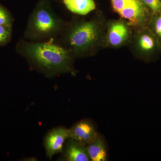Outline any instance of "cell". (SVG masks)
<instances>
[{
  "instance_id": "cell-1",
  "label": "cell",
  "mask_w": 161,
  "mask_h": 161,
  "mask_svg": "<svg viewBox=\"0 0 161 161\" xmlns=\"http://www.w3.org/2000/svg\"><path fill=\"white\" fill-rule=\"evenodd\" d=\"M15 50L33 67L46 77L51 78L66 73L76 75L73 65L75 58L64 46L22 39L17 43Z\"/></svg>"
},
{
  "instance_id": "cell-2",
  "label": "cell",
  "mask_w": 161,
  "mask_h": 161,
  "mask_svg": "<svg viewBox=\"0 0 161 161\" xmlns=\"http://www.w3.org/2000/svg\"><path fill=\"white\" fill-rule=\"evenodd\" d=\"M107 20L100 12L90 20L73 19L67 23L61 36L64 46L75 58H84L96 55L105 48Z\"/></svg>"
},
{
  "instance_id": "cell-3",
  "label": "cell",
  "mask_w": 161,
  "mask_h": 161,
  "mask_svg": "<svg viewBox=\"0 0 161 161\" xmlns=\"http://www.w3.org/2000/svg\"><path fill=\"white\" fill-rule=\"evenodd\" d=\"M67 23L54 11L48 0H41L30 15L23 39L38 42L58 36Z\"/></svg>"
},
{
  "instance_id": "cell-4",
  "label": "cell",
  "mask_w": 161,
  "mask_h": 161,
  "mask_svg": "<svg viewBox=\"0 0 161 161\" xmlns=\"http://www.w3.org/2000/svg\"><path fill=\"white\" fill-rule=\"evenodd\" d=\"M112 9L133 28L148 26L153 13L142 0H110Z\"/></svg>"
},
{
  "instance_id": "cell-5",
  "label": "cell",
  "mask_w": 161,
  "mask_h": 161,
  "mask_svg": "<svg viewBox=\"0 0 161 161\" xmlns=\"http://www.w3.org/2000/svg\"><path fill=\"white\" fill-rule=\"evenodd\" d=\"M133 29L132 38L128 46L133 55L146 61L158 58L161 55V47L149 27Z\"/></svg>"
},
{
  "instance_id": "cell-6",
  "label": "cell",
  "mask_w": 161,
  "mask_h": 161,
  "mask_svg": "<svg viewBox=\"0 0 161 161\" xmlns=\"http://www.w3.org/2000/svg\"><path fill=\"white\" fill-rule=\"evenodd\" d=\"M133 27L126 20L120 18L107 20L105 48L118 49L128 45L133 34Z\"/></svg>"
},
{
  "instance_id": "cell-7",
  "label": "cell",
  "mask_w": 161,
  "mask_h": 161,
  "mask_svg": "<svg viewBox=\"0 0 161 161\" xmlns=\"http://www.w3.org/2000/svg\"><path fill=\"white\" fill-rule=\"evenodd\" d=\"M98 136L94 125L87 119L78 122L69 131V138L84 146L95 142Z\"/></svg>"
},
{
  "instance_id": "cell-8",
  "label": "cell",
  "mask_w": 161,
  "mask_h": 161,
  "mask_svg": "<svg viewBox=\"0 0 161 161\" xmlns=\"http://www.w3.org/2000/svg\"><path fill=\"white\" fill-rule=\"evenodd\" d=\"M69 131L64 127L53 129L45 136L44 146L47 157L52 159L55 154L63 151L64 142L69 138Z\"/></svg>"
},
{
  "instance_id": "cell-9",
  "label": "cell",
  "mask_w": 161,
  "mask_h": 161,
  "mask_svg": "<svg viewBox=\"0 0 161 161\" xmlns=\"http://www.w3.org/2000/svg\"><path fill=\"white\" fill-rule=\"evenodd\" d=\"M63 155L60 160L67 161H91L86 147L69 138Z\"/></svg>"
},
{
  "instance_id": "cell-10",
  "label": "cell",
  "mask_w": 161,
  "mask_h": 161,
  "mask_svg": "<svg viewBox=\"0 0 161 161\" xmlns=\"http://www.w3.org/2000/svg\"><path fill=\"white\" fill-rule=\"evenodd\" d=\"M70 11L80 15H86L96 9L94 0H63Z\"/></svg>"
},
{
  "instance_id": "cell-11",
  "label": "cell",
  "mask_w": 161,
  "mask_h": 161,
  "mask_svg": "<svg viewBox=\"0 0 161 161\" xmlns=\"http://www.w3.org/2000/svg\"><path fill=\"white\" fill-rule=\"evenodd\" d=\"M86 147L92 161L106 160V148L103 139L100 136H98L95 142L89 144Z\"/></svg>"
},
{
  "instance_id": "cell-12",
  "label": "cell",
  "mask_w": 161,
  "mask_h": 161,
  "mask_svg": "<svg viewBox=\"0 0 161 161\" xmlns=\"http://www.w3.org/2000/svg\"><path fill=\"white\" fill-rule=\"evenodd\" d=\"M148 27L155 36L161 47V13L153 14Z\"/></svg>"
},
{
  "instance_id": "cell-13",
  "label": "cell",
  "mask_w": 161,
  "mask_h": 161,
  "mask_svg": "<svg viewBox=\"0 0 161 161\" xmlns=\"http://www.w3.org/2000/svg\"><path fill=\"white\" fill-rule=\"evenodd\" d=\"M14 19L10 12L6 7L0 4V26H11Z\"/></svg>"
},
{
  "instance_id": "cell-14",
  "label": "cell",
  "mask_w": 161,
  "mask_h": 161,
  "mask_svg": "<svg viewBox=\"0 0 161 161\" xmlns=\"http://www.w3.org/2000/svg\"><path fill=\"white\" fill-rule=\"evenodd\" d=\"M12 33L11 26H0V47L6 46L11 42Z\"/></svg>"
},
{
  "instance_id": "cell-15",
  "label": "cell",
  "mask_w": 161,
  "mask_h": 161,
  "mask_svg": "<svg viewBox=\"0 0 161 161\" xmlns=\"http://www.w3.org/2000/svg\"><path fill=\"white\" fill-rule=\"evenodd\" d=\"M153 14L161 13V0H142Z\"/></svg>"
}]
</instances>
